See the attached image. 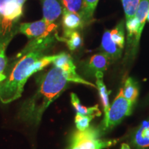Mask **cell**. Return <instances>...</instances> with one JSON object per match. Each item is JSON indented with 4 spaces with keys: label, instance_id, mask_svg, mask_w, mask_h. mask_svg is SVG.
Segmentation results:
<instances>
[{
    "label": "cell",
    "instance_id": "1",
    "mask_svg": "<svg viewBox=\"0 0 149 149\" xmlns=\"http://www.w3.org/2000/svg\"><path fill=\"white\" fill-rule=\"evenodd\" d=\"M68 82L66 74L53 66L37 79L36 92L22 103L18 111L19 120L31 126L39 125L44 112L66 90Z\"/></svg>",
    "mask_w": 149,
    "mask_h": 149
},
{
    "label": "cell",
    "instance_id": "2",
    "mask_svg": "<svg viewBox=\"0 0 149 149\" xmlns=\"http://www.w3.org/2000/svg\"><path fill=\"white\" fill-rule=\"evenodd\" d=\"M48 48L24 47L9 66L6 78L0 83V101L8 104L22 96L24 85L32 76L31 68L33 64L44 57Z\"/></svg>",
    "mask_w": 149,
    "mask_h": 149
},
{
    "label": "cell",
    "instance_id": "3",
    "mask_svg": "<svg viewBox=\"0 0 149 149\" xmlns=\"http://www.w3.org/2000/svg\"><path fill=\"white\" fill-rule=\"evenodd\" d=\"M23 6L17 0H0V43L11 41L18 32Z\"/></svg>",
    "mask_w": 149,
    "mask_h": 149
},
{
    "label": "cell",
    "instance_id": "4",
    "mask_svg": "<svg viewBox=\"0 0 149 149\" xmlns=\"http://www.w3.org/2000/svg\"><path fill=\"white\" fill-rule=\"evenodd\" d=\"M117 142L115 139H103L100 131L90 126L84 130H77L72 134L68 149H104L109 148Z\"/></svg>",
    "mask_w": 149,
    "mask_h": 149
},
{
    "label": "cell",
    "instance_id": "5",
    "mask_svg": "<svg viewBox=\"0 0 149 149\" xmlns=\"http://www.w3.org/2000/svg\"><path fill=\"white\" fill-rule=\"evenodd\" d=\"M133 104L124 97L122 88H121L110 106L108 113L104 116V128L109 129L120 124L126 117L131 114Z\"/></svg>",
    "mask_w": 149,
    "mask_h": 149
},
{
    "label": "cell",
    "instance_id": "6",
    "mask_svg": "<svg viewBox=\"0 0 149 149\" xmlns=\"http://www.w3.org/2000/svg\"><path fill=\"white\" fill-rule=\"evenodd\" d=\"M52 64H53V66L58 67L66 74L70 82L81 84L89 86L93 88H97L96 85L83 79L77 74V72H76L75 65L69 54L61 53L58 55H56L55 58Z\"/></svg>",
    "mask_w": 149,
    "mask_h": 149
},
{
    "label": "cell",
    "instance_id": "7",
    "mask_svg": "<svg viewBox=\"0 0 149 149\" xmlns=\"http://www.w3.org/2000/svg\"><path fill=\"white\" fill-rule=\"evenodd\" d=\"M57 29V25L54 24H48L44 19L30 23H22L19 25L18 32L26 35L28 38H37L44 35L54 33Z\"/></svg>",
    "mask_w": 149,
    "mask_h": 149
},
{
    "label": "cell",
    "instance_id": "8",
    "mask_svg": "<svg viewBox=\"0 0 149 149\" xmlns=\"http://www.w3.org/2000/svg\"><path fill=\"white\" fill-rule=\"evenodd\" d=\"M83 18L80 15L70 12L63 8L62 24L64 28V38H67L72 32L83 27Z\"/></svg>",
    "mask_w": 149,
    "mask_h": 149
},
{
    "label": "cell",
    "instance_id": "9",
    "mask_svg": "<svg viewBox=\"0 0 149 149\" xmlns=\"http://www.w3.org/2000/svg\"><path fill=\"white\" fill-rule=\"evenodd\" d=\"M43 19L48 24H54L62 13L63 8L59 0H40Z\"/></svg>",
    "mask_w": 149,
    "mask_h": 149
},
{
    "label": "cell",
    "instance_id": "10",
    "mask_svg": "<svg viewBox=\"0 0 149 149\" xmlns=\"http://www.w3.org/2000/svg\"><path fill=\"white\" fill-rule=\"evenodd\" d=\"M109 60V57L104 53L93 55L84 65L85 72L91 75H95L98 72H103L107 69Z\"/></svg>",
    "mask_w": 149,
    "mask_h": 149
},
{
    "label": "cell",
    "instance_id": "11",
    "mask_svg": "<svg viewBox=\"0 0 149 149\" xmlns=\"http://www.w3.org/2000/svg\"><path fill=\"white\" fill-rule=\"evenodd\" d=\"M132 143L135 149L149 148V120L144 121L135 130Z\"/></svg>",
    "mask_w": 149,
    "mask_h": 149
},
{
    "label": "cell",
    "instance_id": "12",
    "mask_svg": "<svg viewBox=\"0 0 149 149\" xmlns=\"http://www.w3.org/2000/svg\"><path fill=\"white\" fill-rule=\"evenodd\" d=\"M102 51L109 59H117L122 55V49L113 42L111 37V31H105L102 36Z\"/></svg>",
    "mask_w": 149,
    "mask_h": 149
},
{
    "label": "cell",
    "instance_id": "13",
    "mask_svg": "<svg viewBox=\"0 0 149 149\" xmlns=\"http://www.w3.org/2000/svg\"><path fill=\"white\" fill-rule=\"evenodd\" d=\"M96 78V86L97 88L99 91V95H100V98H101V101L102 103V106H103V109L104 111V115H107L109 112V108H110V104H109V91H107V86L104 84L103 77L104 74L102 72H97L95 75ZM104 115V116H105Z\"/></svg>",
    "mask_w": 149,
    "mask_h": 149
},
{
    "label": "cell",
    "instance_id": "14",
    "mask_svg": "<svg viewBox=\"0 0 149 149\" xmlns=\"http://www.w3.org/2000/svg\"><path fill=\"white\" fill-rule=\"evenodd\" d=\"M70 101L71 104L77 113L84 115H93L95 117H99L101 115V112L98 108V105L92 107H86L81 105L78 97L75 93H72L70 94Z\"/></svg>",
    "mask_w": 149,
    "mask_h": 149
},
{
    "label": "cell",
    "instance_id": "15",
    "mask_svg": "<svg viewBox=\"0 0 149 149\" xmlns=\"http://www.w3.org/2000/svg\"><path fill=\"white\" fill-rule=\"evenodd\" d=\"M123 94L128 101L134 104L137 100L139 95V90L137 83L131 77L126 79L122 88Z\"/></svg>",
    "mask_w": 149,
    "mask_h": 149
},
{
    "label": "cell",
    "instance_id": "16",
    "mask_svg": "<svg viewBox=\"0 0 149 149\" xmlns=\"http://www.w3.org/2000/svg\"><path fill=\"white\" fill-rule=\"evenodd\" d=\"M149 10V0H140L138 8L135 13V17L138 20L139 27V36L141 37L144 29L145 22L146 21L147 14Z\"/></svg>",
    "mask_w": 149,
    "mask_h": 149
},
{
    "label": "cell",
    "instance_id": "17",
    "mask_svg": "<svg viewBox=\"0 0 149 149\" xmlns=\"http://www.w3.org/2000/svg\"><path fill=\"white\" fill-rule=\"evenodd\" d=\"M139 24L135 16L126 20V29L128 31V39L135 36V46L137 47L139 44L140 37L139 36Z\"/></svg>",
    "mask_w": 149,
    "mask_h": 149
},
{
    "label": "cell",
    "instance_id": "18",
    "mask_svg": "<svg viewBox=\"0 0 149 149\" xmlns=\"http://www.w3.org/2000/svg\"><path fill=\"white\" fill-rule=\"evenodd\" d=\"M98 1L99 0H84L81 17L84 23H88L93 19Z\"/></svg>",
    "mask_w": 149,
    "mask_h": 149
},
{
    "label": "cell",
    "instance_id": "19",
    "mask_svg": "<svg viewBox=\"0 0 149 149\" xmlns=\"http://www.w3.org/2000/svg\"><path fill=\"white\" fill-rule=\"evenodd\" d=\"M111 37L113 42L123 49L124 46V29L123 22H121L114 29L112 30Z\"/></svg>",
    "mask_w": 149,
    "mask_h": 149
},
{
    "label": "cell",
    "instance_id": "20",
    "mask_svg": "<svg viewBox=\"0 0 149 149\" xmlns=\"http://www.w3.org/2000/svg\"><path fill=\"white\" fill-rule=\"evenodd\" d=\"M61 41H64L66 43L67 46L70 51H75L82 45L83 43L81 35L77 31L72 32L67 38H62Z\"/></svg>",
    "mask_w": 149,
    "mask_h": 149
},
{
    "label": "cell",
    "instance_id": "21",
    "mask_svg": "<svg viewBox=\"0 0 149 149\" xmlns=\"http://www.w3.org/2000/svg\"><path fill=\"white\" fill-rule=\"evenodd\" d=\"M126 20L135 15L140 0H122Z\"/></svg>",
    "mask_w": 149,
    "mask_h": 149
},
{
    "label": "cell",
    "instance_id": "22",
    "mask_svg": "<svg viewBox=\"0 0 149 149\" xmlns=\"http://www.w3.org/2000/svg\"><path fill=\"white\" fill-rule=\"evenodd\" d=\"M64 8L70 12L75 13L81 16L84 0H61Z\"/></svg>",
    "mask_w": 149,
    "mask_h": 149
},
{
    "label": "cell",
    "instance_id": "23",
    "mask_svg": "<svg viewBox=\"0 0 149 149\" xmlns=\"http://www.w3.org/2000/svg\"><path fill=\"white\" fill-rule=\"evenodd\" d=\"M56 57V55H46L44 56L41 58L40 59H39L38 61H37L33 65L32 67L31 68V74H35V72L40 71L44 69L45 67L48 66L50 64L53 63V61L54 59H55Z\"/></svg>",
    "mask_w": 149,
    "mask_h": 149
},
{
    "label": "cell",
    "instance_id": "24",
    "mask_svg": "<svg viewBox=\"0 0 149 149\" xmlns=\"http://www.w3.org/2000/svg\"><path fill=\"white\" fill-rule=\"evenodd\" d=\"M94 117H95L93 115H84L77 113L74 118V123L77 130H84L90 127L91 122Z\"/></svg>",
    "mask_w": 149,
    "mask_h": 149
},
{
    "label": "cell",
    "instance_id": "25",
    "mask_svg": "<svg viewBox=\"0 0 149 149\" xmlns=\"http://www.w3.org/2000/svg\"><path fill=\"white\" fill-rule=\"evenodd\" d=\"M10 41L0 43V74H3L8 64V58L6 55V49Z\"/></svg>",
    "mask_w": 149,
    "mask_h": 149
},
{
    "label": "cell",
    "instance_id": "26",
    "mask_svg": "<svg viewBox=\"0 0 149 149\" xmlns=\"http://www.w3.org/2000/svg\"><path fill=\"white\" fill-rule=\"evenodd\" d=\"M6 78V75L5 74H0V83L2 82L3 80H5Z\"/></svg>",
    "mask_w": 149,
    "mask_h": 149
},
{
    "label": "cell",
    "instance_id": "27",
    "mask_svg": "<svg viewBox=\"0 0 149 149\" xmlns=\"http://www.w3.org/2000/svg\"><path fill=\"white\" fill-rule=\"evenodd\" d=\"M121 149H130V148L127 144H125V143H124V144H122V146H121Z\"/></svg>",
    "mask_w": 149,
    "mask_h": 149
},
{
    "label": "cell",
    "instance_id": "28",
    "mask_svg": "<svg viewBox=\"0 0 149 149\" xmlns=\"http://www.w3.org/2000/svg\"><path fill=\"white\" fill-rule=\"evenodd\" d=\"M26 1H27V0H17V2L19 3L20 5L22 6H23L24 3H25Z\"/></svg>",
    "mask_w": 149,
    "mask_h": 149
},
{
    "label": "cell",
    "instance_id": "29",
    "mask_svg": "<svg viewBox=\"0 0 149 149\" xmlns=\"http://www.w3.org/2000/svg\"><path fill=\"white\" fill-rule=\"evenodd\" d=\"M146 20L148 22H149V10L148 12V14H147V17H146Z\"/></svg>",
    "mask_w": 149,
    "mask_h": 149
}]
</instances>
